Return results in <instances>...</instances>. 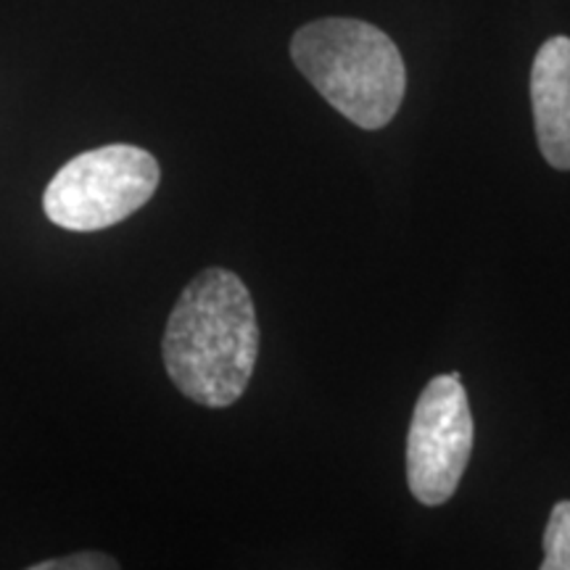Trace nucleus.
<instances>
[{
	"instance_id": "1",
	"label": "nucleus",
	"mask_w": 570,
	"mask_h": 570,
	"mask_svg": "<svg viewBox=\"0 0 570 570\" xmlns=\"http://www.w3.org/2000/svg\"><path fill=\"white\" fill-rule=\"evenodd\" d=\"M161 356L183 396L209 410L238 402L259 356V325L246 283L206 267L183 288L164 327Z\"/></svg>"
},
{
	"instance_id": "2",
	"label": "nucleus",
	"mask_w": 570,
	"mask_h": 570,
	"mask_svg": "<svg viewBox=\"0 0 570 570\" xmlns=\"http://www.w3.org/2000/svg\"><path fill=\"white\" fill-rule=\"evenodd\" d=\"M291 59L341 117L362 130H383L407 90L396 42L360 19H317L291 40Z\"/></svg>"
},
{
	"instance_id": "3",
	"label": "nucleus",
	"mask_w": 570,
	"mask_h": 570,
	"mask_svg": "<svg viewBox=\"0 0 570 570\" xmlns=\"http://www.w3.org/2000/svg\"><path fill=\"white\" fill-rule=\"evenodd\" d=\"M159 180L154 154L130 142H111L63 164L48 183L42 209L63 230L96 233L140 212L154 198Z\"/></svg>"
},
{
	"instance_id": "4",
	"label": "nucleus",
	"mask_w": 570,
	"mask_h": 570,
	"mask_svg": "<svg viewBox=\"0 0 570 570\" xmlns=\"http://www.w3.org/2000/svg\"><path fill=\"white\" fill-rule=\"evenodd\" d=\"M473 452V415L460 373L436 375L420 394L407 436V483L436 508L454 497Z\"/></svg>"
},
{
	"instance_id": "5",
	"label": "nucleus",
	"mask_w": 570,
	"mask_h": 570,
	"mask_svg": "<svg viewBox=\"0 0 570 570\" xmlns=\"http://www.w3.org/2000/svg\"><path fill=\"white\" fill-rule=\"evenodd\" d=\"M531 106L541 156L570 173V38L558 35L539 48L531 67Z\"/></svg>"
},
{
	"instance_id": "6",
	"label": "nucleus",
	"mask_w": 570,
	"mask_h": 570,
	"mask_svg": "<svg viewBox=\"0 0 570 570\" xmlns=\"http://www.w3.org/2000/svg\"><path fill=\"white\" fill-rule=\"evenodd\" d=\"M541 570H570V499H562L550 512Z\"/></svg>"
},
{
	"instance_id": "7",
	"label": "nucleus",
	"mask_w": 570,
	"mask_h": 570,
	"mask_svg": "<svg viewBox=\"0 0 570 570\" xmlns=\"http://www.w3.org/2000/svg\"><path fill=\"white\" fill-rule=\"evenodd\" d=\"M119 562L104 552H77L67 558L35 562L30 570H117Z\"/></svg>"
}]
</instances>
